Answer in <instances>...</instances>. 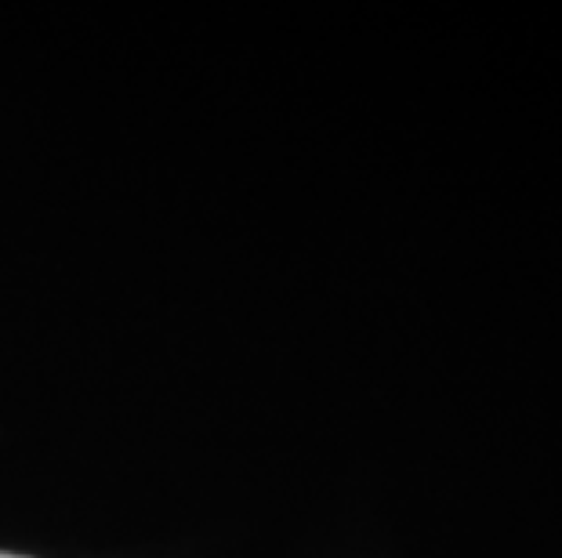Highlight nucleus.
<instances>
[{
	"mask_svg": "<svg viewBox=\"0 0 562 558\" xmlns=\"http://www.w3.org/2000/svg\"><path fill=\"white\" fill-rule=\"evenodd\" d=\"M0 558H26V555H8V551H0Z\"/></svg>",
	"mask_w": 562,
	"mask_h": 558,
	"instance_id": "obj_1",
	"label": "nucleus"
}]
</instances>
